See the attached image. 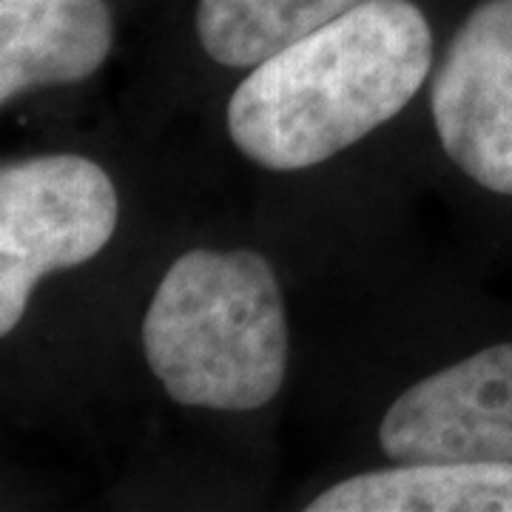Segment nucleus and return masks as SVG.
<instances>
[{
    "mask_svg": "<svg viewBox=\"0 0 512 512\" xmlns=\"http://www.w3.org/2000/svg\"><path fill=\"white\" fill-rule=\"evenodd\" d=\"M308 512H512V461H396L333 484Z\"/></svg>",
    "mask_w": 512,
    "mask_h": 512,
    "instance_id": "0eeeda50",
    "label": "nucleus"
},
{
    "mask_svg": "<svg viewBox=\"0 0 512 512\" xmlns=\"http://www.w3.org/2000/svg\"><path fill=\"white\" fill-rule=\"evenodd\" d=\"M143 353L185 407H265L288 370L285 299L271 262L248 248L180 256L151 296Z\"/></svg>",
    "mask_w": 512,
    "mask_h": 512,
    "instance_id": "f03ea898",
    "label": "nucleus"
},
{
    "mask_svg": "<svg viewBox=\"0 0 512 512\" xmlns=\"http://www.w3.org/2000/svg\"><path fill=\"white\" fill-rule=\"evenodd\" d=\"M430 111L444 154L512 197V0H481L441 57Z\"/></svg>",
    "mask_w": 512,
    "mask_h": 512,
    "instance_id": "20e7f679",
    "label": "nucleus"
},
{
    "mask_svg": "<svg viewBox=\"0 0 512 512\" xmlns=\"http://www.w3.org/2000/svg\"><path fill=\"white\" fill-rule=\"evenodd\" d=\"M362 0H200L197 37L228 69H254L285 46L342 18Z\"/></svg>",
    "mask_w": 512,
    "mask_h": 512,
    "instance_id": "6e6552de",
    "label": "nucleus"
},
{
    "mask_svg": "<svg viewBox=\"0 0 512 512\" xmlns=\"http://www.w3.org/2000/svg\"><path fill=\"white\" fill-rule=\"evenodd\" d=\"M111 177L77 154L0 168V336L18 328L37 282L100 254L117 231Z\"/></svg>",
    "mask_w": 512,
    "mask_h": 512,
    "instance_id": "7ed1b4c3",
    "label": "nucleus"
},
{
    "mask_svg": "<svg viewBox=\"0 0 512 512\" xmlns=\"http://www.w3.org/2000/svg\"><path fill=\"white\" fill-rule=\"evenodd\" d=\"M379 444L393 461H512V342L407 387Z\"/></svg>",
    "mask_w": 512,
    "mask_h": 512,
    "instance_id": "39448f33",
    "label": "nucleus"
},
{
    "mask_svg": "<svg viewBox=\"0 0 512 512\" xmlns=\"http://www.w3.org/2000/svg\"><path fill=\"white\" fill-rule=\"evenodd\" d=\"M433 66L413 0H362L254 66L228 103L234 146L262 168L299 171L393 120Z\"/></svg>",
    "mask_w": 512,
    "mask_h": 512,
    "instance_id": "f257e3e1",
    "label": "nucleus"
},
{
    "mask_svg": "<svg viewBox=\"0 0 512 512\" xmlns=\"http://www.w3.org/2000/svg\"><path fill=\"white\" fill-rule=\"evenodd\" d=\"M111 43L106 0H0V103L92 77Z\"/></svg>",
    "mask_w": 512,
    "mask_h": 512,
    "instance_id": "423d86ee",
    "label": "nucleus"
}]
</instances>
